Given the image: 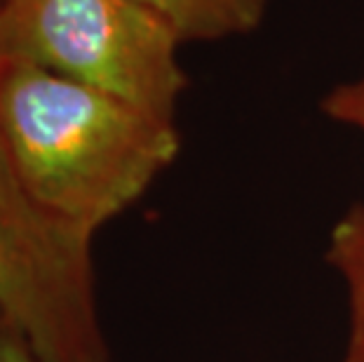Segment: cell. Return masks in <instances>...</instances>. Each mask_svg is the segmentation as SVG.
<instances>
[{"mask_svg": "<svg viewBox=\"0 0 364 362\" xmlns=\"http://www.w3.org/2000/svg\"><path fill=\"white\" fill-rule=\"evenodd\" d=\"M0 142L26 196L87 238L181 149L174 120L24 61L0 64Z\"/></svg>", "mask_w": 364, "mask_h": 362, "instance_id": "obj_1", "label": "cell"}, {"mask_svg": "<svg viewBox=\"0 0 364 362\" xmlns=\"http://www.w3.org/2000/svg\"><path fill=\"white\" fill-rule=\"evenodd\" d=\"M181 41L141 0H7L3 61H24L174 120Z\"/></svg>", "mask_w": 364, "mask_h": 362, "instance_id": "obj_2", "label": "cell"}, {"mask_svg": "<svg viewBox=\"0 0 364 362\" xmlns=\"http://www.w3.org/2000/svg\"><path fill=\"white\" fill-rule=\"evenodd\" d=\"M90 243L26 196L0 142V315L38 362H106Z\"/></svg>", "mask_w": 364, "mask_h": 362, "instance_id": "obj_3", "label": "cell"}, {"mask_svg": "<svg viewBox=\"0 0 364 362\" xmlns=\"http://www.w3.org/2000/svg\"><path fill=\"white\" fill-rule=\"evenodd\" d=\"M183 41H221L254 31L268 0H141Z\"/></svg>", "mask_w": 364, "mask_h": 362, "instance_id": "obj_4", "label": "cell"}, {"mask_svg": "<svg viewBox=\"0 0 364 362\" xmlns=\"http://www.w3.org/2000/svg\"><path fill=\"white\" fill-rule=\"evenodd\" d=\"M327 261L348 294L350 327L343 362H364V205H355L338 219L329 235Z\"/></svg>", "mask_w": 364, "mask_h": 362, "instance_id": "obj_5", "label": "cell"}, {"mask_svg": "<svg viewBox=\"0 0 364 362\" xmlns=\"http://www.w3.org/2000/svg\"><path fill=\"white\" fill-rule=\"evenodd\" d=\"M322 109L331 120L364 132V75L360 80L346 82L341 87L331 90L324 97Z\"/></svg>", "mask_w": 364, "mask_h": 362, "instance_id": "obj_6", "label": "cell"}, {"mask_svg": "<svg viewBox=\"0 0 364 362\" xmlns=\"http://www.w3.org/2000/svg\"><path fill=\"white\" fill-rule=\"evenodd\" d=\"M0 362H38L24 336L3 315H0Z\"/></svg>", "mask_w": 364, "mask_h": 362, "instance_id": "obj_7", "label": "cell"}, {"mask_svg": "<svg viewBox=\"0 0 364 362\" xmlns=\"http://www.w3.org/2000/svg\"><path fill=\"white\" fill-rule=\"evenodd\" d=\"M5 3H7V0H0V7H3V5H5Z\"/></svg>", "mask_w": 364, "mask_h": 362, "instance_id": "obj_8", "label": "cell"}, {"mask_svg": "<svg viewBox=\"0 0 364 362\" xmlns=\"http://www.w3.org/2000/svg\"><path fill=\"white\" fill-rule=\"evenodd\" d=\"M0 64H3V52H0Z\"/></svg>", "mask_w": 364, "mask_h": 362, "instance_id": "obj_9", "label": "cell"}]
</instances>
